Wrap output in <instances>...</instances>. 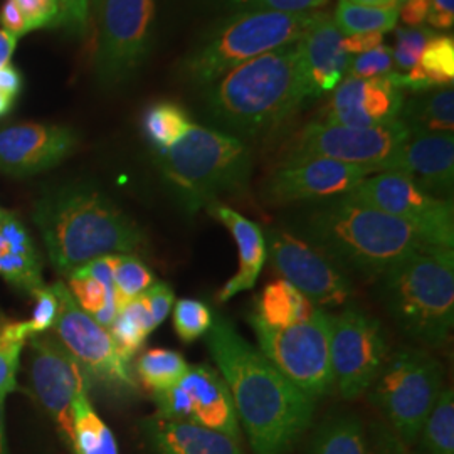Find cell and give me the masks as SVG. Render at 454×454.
Wrapping results in <instances>:
<instances>
[{
  "mask_svg": "<svg viewBox=\"0 0 454 454\" xmlns=\"http://www.w3.org/2000/svg\"><path fill=\"white\" fill-rule=\"evenodd\" d=\"M207 347L226 380L239 426L254 454H292L313 419L315 401L298 389L224 317H215Z\"/></svg>",
  "mask_w": 454,
  "mask_h": 454,
  "instance_id": "6da1fadb",
  "label": "cell"
},
{
  "mask_svg": "<svg viewBox=\"0 0 454 454\" xmlns=\"http://www.w3.org/2000/svg\"><path fill=\"white\" fill-rule=\"evenodd\" d=\"M33 221L51 264L61 275L101 256L135 254L146 246L140 226L110 197L86 184L46 191L34 206Z\"/></svg>",
  "mask_w": 454,
  "mask_h": 454,
  "instance_id": "7a4b0ae2",
  "label": "cell"
},
{
  "mask_svg": "<svg viewBox=\"0 0 454 454\" xmlns=\"http://www.w3.org/2000/svg\"><path fill=\"white\" fill-rule=\"evenodd\" d=\"M294 234L317 246L345 273L382 278L427 243L412 227L347 195L294 217Z\"/></svg>",
  "mask_w": 454,
  "mask_h": 454,
  "instance_id": "3957f363",
  "label": "cell"
},
{
  "mask_svg": "<svg viewBox=\"0 0 454 454\" xmlns=\"http://www.w3.org/2000/svg\"><path fill=\"white\" fill-rule=\"evenodd\" d=\"M307 99L309 86L300 46L294 43L207 84L206 112L238 138H258L285 125Z\"/></svg>",
  "mask_w": 454,
  "mask_h": 454,
  "instance_id": "277c9868",
  "label": "cell"
},
{
  "mask_svg": "<svg viewBox=\"0 0 454 454\" xmlns=\"http://www.w3.org/2000/svg\"><path fill=\"white\" fill-rule=\"evenodd\" d=\"M382 301L403 333L444 347L454 326V247L426 246L382 276Z\"/></svg>",
  "mask_w": 454,
  "mask_h": 454,
  "instance_id": "5b68a950",
  "label": "cell"
},
{
  "mask_svg": "<svg viewBox=\"0 0 454 454\" xmlns=\"http://www.w3.org/2000/svg\"><path fill=\"white\" fill-rule=\"evenodd\" d=\"M163 179L194 215L219 197L247 187L253 155L241 138L192 123L174 145L157 153Z\"/></svg>",
  "mask_w": 454,
  "mask_h": 454,
  "instance_id": "8992f818",
  "label": "cell"
},
{
  "mask_svg": "<svg viewBox=\"0 0 454 454\" xmlns=\"http://www.w3.org/2000/svg\"><path fill=\"white\" fill-rule=\"evenodd\" d=\"M317 16L244 11L229 17L185 56L182 76L195 86H207L238 66L298 43Z\"/></svg>",
  "mask_w": 454,
  "mask_h": 454,
  "instance_id": "52a82bcc",
  "label": "cell"
},
{
  "mask_svg": "<svg viewBox=\"0 0 454 454\" xmlns=\"http://www.w3.org/2000/svg\"><path fill=\"white\" fill-rule=\"evenodd\" d=\"M442 387V369L434 356L416 347H401L386 360L369 395L387 418L390 429L411 446L419 438Z\"/></svg>",
  "mask_w": 454,
  "mask_h": 454,
  "instance_id": "ba28073f",
  "label": "cell"
},
{
  "mask_svg": "<svg viewBox=\"0 0 454 454\" xmlns=\"http://www.w3.org/2000/svg\"><path fill=\"white\" fill-rule=\"evenodd\" d=\"M249 324L260 343L261 354L309 399L317 403L332 392V313L318 309L305 322L283 328L268 326L253 313Z\"/></svg>",
  "mask_w": 454,
  "mask_h": 454,
  "instance_id": "9c48e42d",
  "label": "cell"
},
{
  "mask_svg": "<svg viewBox=\"0 0 454 454\" xmlns=\"http://www.w3.org/2000/svg\"><path fill=\"white\" fill-rule=\"evenodd\" d=\"M97 16L95 76L114 88L137 73L152 46L155 0H93Z\"/></svg>",
  "mask_w": 454,
  "mask_h": 454,
  "instance_id": "30bf717a",
  "label": "cell"
},
{
  "mask_svg": "<svg viewBox=\"0 0 454 454\" xmlns=\"http://www.w3.org/2000/svg\"><path fill=\"white\" fill-rule=\"evenodd\" d=\"M409 137L411 131L401 120L375 129H350L313 121L294 137L279 165L328 159L386 172Z\"/></svg>",
  "mask_w": 454,
  "mask_h": 454,
  "instance_id": "8fae6325",
  "label": "cell"
},
{
  "mask_svg": "<svg viewBox=\"0 0 454 454\" xmlns=\"http://www.w3.org/2000/svg\"><path fill=\"white\" fill-rule=\"evenodd\" d=\"M347 197L406 223L433 246L454 247L453 202L424 191L401 172L372 174Z\"/></svg>",
  "mask_w": 454,
  "mask_h": 454,
  "instance_id": "7c38bea8",
  "label": "cell"
},
{
  "mask_svg": "<svg viewBox=\"0 0 454 454\" xmlns=\"http://www.w3.org/2000/svg\"><path fill=\"white\" fill-rule=\"evenodd\" d=\"M387 357L384 328L372 315L357 307L332 315L330 364L333 387L343 399L354 401L369 392Z\"/></svg>",
  "mask_w": 454,
  "mask_h": 454,
  "instance_id": "4fadbf2b",
  "label": "cell"
},
{
  "mask_svg": "<svg viewBox=\"0 0 454 454\" xmlns=\"http://www.w3.org/2000/svg\"><path fill=\"white\" fill-rule=\"evenodd\" d=\"M264 238L266 260L315 307L337 309L348 301L354 292L350 275L324 251L286 229L270 227L264 231Z\"/></svg>",
  "mask_w": 454,
  "mask_h": 454,
  "instance_id": "5bb4252c",
  "label": "cell"
},
{
  "mask_svg": "<svg viewBox=\"0 0 454 454\" xmlns=\"http://www.w3.org/2000/svg\"><path fill=\"white\" fill-rule=\"evenodd\" d=\"M52 288L59 301L58 320L52 326L58 340L80 362L84 372L114 389H135L130 362L120 354L110 330L78 307L63 281L54 283Z\"/></svg>",
  "mask_w": 454,
  "mask_h": 454,
  "instance_id": "9a60e30c",
  "label": "cell"
},
{
  "mask_svg": "<svg viewBox=\"0 0 454 454\" xmlns=\"http://www.w3.org/2000/svg\"><path fill=\"white\" fill-rule=\"evenodd\" d=\"M157 416L170 421L189 422L241 439L232 395L223 375L209 365H192L168 389L153 392Z\"/></svg>",
  "mask_w": 454,
  "mask_h": 454,
  "instance_id": "2e32d148",
  "label": "cell"
},
{
  "mask_svg": "<svg viewBox=\"0 0 454 454\" xmlns=\"http://www.w3.org/2000/svg\"><path fill=\"white\" fill-rule=\"evenodd\" d=\"M31 382L41 406L56 422L66 444L73 450V403L78 392L90 390V380L80 362L51 335H31Z\"/></svg>",
  "mask_w": 454,
  "mask_h": 454,
  "instance_id": "e0dca14e",
  "label": "cell"
},
{
  "mask_svg": "<svg viewBox=\"0 0 454 454\" xmlns=\"http://www.w3.org/2000/svg\"><path fill=\"white\" fill-rule=\"evenodd\" d=\"M372 174V168L328 159L283 163L266 180L264 197L270 204L324 202L350 194Z\"/></svg>",
  "mask_w": 454,
  "mask_h": 454,
  "instance_id": "ac0fdd59",
  "label": "cell"
},
{
  "mask_svg": "<svg viewBox=\"0 0 454 454\" xmlns=\"http://www.w3.org/2000/svg\"><path fill=\"white\" fill-rule=\"evenodd\" d=\"M78 131L65 125L19 123L0 129V174L31 177L67 159L78 146Z\"/></svg>",
  "mask_w": 454,
  "mask_h": 454,
  "instance_id": "d6986e66",
  "label": "cell"
},
{
  "mask_svg": "<svg viewBox=\"0 0 454 454\" xmlns=\"http://www.w3.org/2000/svg\"><path fill=\"white\" fill-rule=\"evenodd\" d=\"M404 95L389 76L358 80L345 76L333 90L322 123L350 129H375L399 120Z\"/></svg>",
  "mask_w": 454,
  "mask_h": 454,
  "instance_id": "ffe728a7",
  "label": "cell"
},
{
  "mask_svg": "<svg viewBox=\"0 0 454 454\" xmlns=\"http://www.w3.org/2000/svg\"><path fill=\"white\" fill-rule=\"evenodd\" d=\"M386 172H401L424 191L446 199L453 194V133L411 135Z\"/></svg>",
  "mask_w": 454,
  "mask_h": 454,
  "instance_id": "44dd1931",
  "label": "cell"
},
{
  "mask_svg": "<svg viewBox=\"0 0 454 454\" xmlns=\"http://www.w3.org/2000/svg\"><path fill=\"white\" fill-rule=\"evenodd\" d=\"M343 34L333 17L318 12L309 31L298 41L309 99L333 91L347 76L350 54L343 49Z\"/></svg>",
  "mask_w": 454,
  "mask_h": 454,
  "instance_id": "7402d4cb",
  "label": "cell"
},
{
  "mask_svg": "<svg viewBox=\"0 0 454 454\" xmlns=\"http://www.w3.org/2000/svg\"><path fill=\"white\" fill-rule=\"evenodd\" d=\"M207 211L212 217L221 221L229 229L231 236L234 238L238 246V254H239L238 273L231 279H227L226 285L217 294L219 301L226 303L236 294L247 292L256 285L261 270L268 258L266 238L260 224L253 223L251 219L244 217L243 214L227 206L215 202L207 207Z\"/></svg>",
  "mask_w": 454,
  "mask_h": 454,
  "instance_id": "603a6c76",
  "label": "cell"
},
{
  "mask_svg": "<svg viewBox=\"0 0 454 454\" xmlns=\"http://www.w3.org/2000/svg\"><path fill=\"white\" fill-rule=\"evenodd\" d=\"M0 276L20 292L44 286L43 262L29 231L14 212L0 209Z\"/></svg>",
  "mask_w": 454,
  "mask_h": 454,
  "instance_id": "cb8c5ba5",
  "label": "cell"
},
{
  "mask_svg": "<svg viewBox=\"0 0 454 454\" xmlns=\"http://www.w3.org/2000/svg\"><path fill=\"white\" fill-rule=\"evenodd\" d=\"M144 434L153 454H244L227 434L157 414L144 421Z\"/></svg>",
  "mask_w": 454,
  "mask_h": 454,
  "instance_id": "d4e9b609",
  "label": "cell"
},
{
  "mask_svg": "<svg viewBox=\"0 0 454 454\" xmlns=\"http://www.w3.org/2000/svg\"><path fill=\"white\" fill-rule=\"evenodd\" d=\"M390 82L399 90L422 93L436 88H448L454 80L453 35H436L422 51L418 65L406 74L389 73Z\"/></svg>",
  "mask_w": 454,
  "mask_h": 454,
  "instance_id": "484cf974",
  "label": "cell"
},
{
  "mask_svg": "<svg viewBox=\"0 0 454 454\" xmlns=\"http://www.w3.org/2000/svg\"><path fill=\"white\" fill-rule=\"evenodd\" d=\"M317 309L318 307H315L303 293L298 292L288 281L278 279L261 293L254 315L268 326L283 328L305 322Z\"/></svg>",
  "mask_w": 454,
  "mask_h": 454,
  "instance_id": "4316f807",
  "label": "cell"
},
{
  "mask_svg": "<svg viewBox=\"0 0 454 454\" xmlns=\"http://www.w3.org/2000/svg\"><path fill=\"white\" fill-rule=\"evenodd\" d=\"M399 120L406 125L411 135L453 133V88H442L404 103Z\"/></svg>",
  "mask_w": 454,
  "mask_h": 454,
  "instance_id": "83f0119b",
  "label": "cell"
},
{
  "mask_svg": "<svg viewBox=\"0 0 454 454\" xmlns=\"http://www.w3.org/2000/svg\"><path fill=\"white\" fill-rule=\"evenodd\" d=\"M309 454H372V444L357 416L340 414L322 422L309 442Z\"/></svg>",
  "mask_w": 454,
  "mask_h": 454,
  "instance_id": "f1b7e54d",
  "label": "cell"
},
{
  "mask_svg": "<svg viewBox=\"0 0 454 454\" xmlns=\"http://www.w3.org/2000/svg\"><path fill=\"white\" fill-rule=\"evenodd\" d=\"M76 454H118V446L112 429L98 416L90 401V390H82L73 403Z\"/></svg>",
  "mask_w": 454,
  "mask_h": 454,
  "instance_id": "f546056e",
  "label": "cell"
},
{
  "mask_svg": "<svg viewBox=\"0 0 454 454\" xmlns=\"http://www.w3.org/2000/svg\"><path fill=\"white\" fill-rule=\"evenodd\" d=\"M157 328L145 298L138 296L121 307L108 328L123 358L130 362L140 352L148 335Z\"/></svg>",
  "mask_w": 454,
  "mask_h": 454,
  "instance_id": "4dcf8cb0",
  "label": "cell"
},
{
  "mask_svg": "<svg viewBox=\"0 0 454 454\" xmlns=\"http://www.w3.org/2000/svg\"><path fill=\"white\" fill-rule=\"evenodd\" d=\"M189 114L174 101H159L146 108L144 114V133L148 144L160 153L180 140L192 127Z\"/></svg>",
  "mask_w": 454,
  "mask_h": 454,
  "instance_id": "1f68e13d",
  "label": "cell"
},
{
  "mask_svg": "<svg viewBox=\"0 0 454 454\" xmlns=\"http://www.w3.org/2000/svg\"><path fill=\"white\" fill-rule=\"evenodd\" d=\"M397 7H369L348 0H340L335 9L333 22L345 35L367 33H389L397 27Z\"/></svg>",
  "mask_w": 454,
  "mask_h": 454,
  "instance_id": "d6a6232c",
  "label": "cell"
},
{
  "mask_svg": "<svg viewBox=\"0 0 454 454\" xmlns=\"http://www.w3.org/2000/svg\"><path fill=\"white\" fill-rule=\"evenodd\" d=\"M418 441H421L424 454H454V394L451 387L441 390Z\"/></svg>",
  "mask_w": 454,
  "mask_h": 454,
  "instance_id": "836d02e7",
  "label": "cell"
},
{
  "mask_svg": "<svg viewBox=\"0 0 454 454\" xmlns=\"http://www.w3.org/2000/svg\"><path fill=\"white\" fill-rule=\"evenodd\" d=\"M189 367L191 365L179 352L168 348H152L138 357L137 373L146 389L160 392L177 384Z\"/></svg>",
  "mask_w": 454,
  "mask_h": 454,
  "instance_id": "e575fe53",
  "label": "cell"
},
{
  "mask_svg": "<svg viewBox=\"0 0 454 454\" xmlns=\"http://www.w3.org/2000/svg\"><path fill=\"white\" fill-rule=\"evenodd\" d=\"M29 337L27 322H14L0 313V397L16 389L20 354Z\"/></svg>",
  "mask_w": 454,
  "mask_h": 454,
  "instance_id": "d590c367",
  "label": "cell"
},
{
  "mask_svg": "<svg viewBox=\"0 0 454 454\" xmlns=\"http://www.w3.org/2000/svg\"><path fill=\"white\" fill-rule=\"evenodd\" d=\"M153 283V273L138 256L118 254L114 268V296L118 309L142 296Z\"/></svg>",
  "mask_w": 454,
  "mask_h": 454,
  "instance_id": "8d00e7d4",
  "label": "cell"
},
{
  "mask_svg": "<svg viewBox=\"0 0 454 454\" xmlns=\"http://www.w3.org/2000/svg\"><path fill=\"white\" fill-rule=\"evenodd\" d=\"M174 328L185 343L197 340L211 330L214 315L209 305L194 298H182L174 305Z\"/></svg>",
  "mask_w": 454,
  "mask_h": 454,
  "instance_id": "74e56055",
  "label": "cell"
},
{
  "mask_svg": "<svg viewBox=\"0 0 454 454\" xmlns=\"http://www.w3.org/2000/svg\"><path fill=\"white\" fill-rule=\"evenodd\" d=\"M431 27H395V49L392 51L394 63L403 69L409 71L418 65L422 51L427 43L436 37Z\"/></svg>",
  "mask_w": 454,
  "mask_h": 454,
  "instance_id": "f35d334b",
  "label": "cell"
},
{
  "mask_svg": "<svg viewBox=\"0 0 454 454\" xmlns=\"http://www.w3.org/2000/svg\"><path fill=\"white\" fill-rule=\"evenodd\" d=\"M394 67V58H392V49L387 46H379V48L362 52L357 56H350L348 67H347V76L358 78V80H371V78H380L392 73Z\"/></svg>",
  "mask_w": 454,
  "mask_h": 454,
  "instance_id": "ab89813d",
  "label": "cell"
},
{
  "mask_svg": "<svg viewBox=\"0 0 454 454\" xmlns=\"http://www.w3.org/2000/svg\"><path fill=\"white\" fill-rule=\"evenodd\" d=\"M69 278V292L76 300L78 307L86 311L88 315H97L99 309L105 307L106 298L114 296V293L106 292V288L90 276L71 275Z\"/></svg>",
  "mask_w": 454,
  "mask_h": 454,
  "instance_id": "60d3db41",
  "label": "cell"
},
{
  "mask_svg": "<svg viewBox=\"0 0 454 454\" xmlns=\"http://www.w3.org/2000/svg\"><path fill=\"white\" fill-rule=\"evenodd\" d=\"M26 19L27 33L39 29L59 27V2L58 0H16Z\"/></svg>",
  "mask_w": 454,
  "mask_h": 454,
  "instance_id": "b9f144b4",
  "label": "cell"
},
{
  "mask_svg": "<svg viewBox=\"0 0 454 454\" xmlns=\"http://www.w3.org/2000/svg\"><path fill=\"white\" fill-rule=\"evenodd\" d=\"M35 303H34V311L29 324L31 335H39V333H46L49 328H52L56 320H58V313H59V301L56 292L51 286H43L41 290L33 294Z\"/></svg>",
  "mask_w": 454,
  "mask_h": 454,
  "instance_id": "7bdbcfd3",
  "label": "cell"
},
{
  "mask_svg": "<svg viewBox=\"0 0 454 454\" xmlns=\"http://www.w3.org/2000/svg\"><path fill=\"white\" fill-rule=\"evenodd\" d=\"M328 0H236L246 11H273L283 14H309Z\"/></svg>",
  "mask_w": 454,
  "mask_h": 454,
  "instance_id": "ee69618b",
  "label": "cell"
},
{
  "mask_svg": "<svg viewBox=\"0 0 454 454\" xmlns=\"http://www.w3.org/2000/svg\"><path fill=\"white\" fill-rule=\"evenodd\" d=\"M59 2V27L74 35H82L88 27L90 0H58Z\"/></svg>",
  "mask_w": 454,
  "mask_h": 454,
  "instance_id": "f6af8a7d",
  "label": "cell"
},
{
  "mask_svg": "<svg viewBox=\"0 0 454 454\" xmlns=\"http://www.w3.org/2000/svg\"><path fill=\"white\" fill-rule=\"evenodd\" d=\"M142 296L145 298L146 305L150 309L155 325L157 326L162 325L165 318L168 317V313L174 309V305H176L174 290L167 283L155 281Z\"/></svg>",
  "mask_w": 454,
  "mask_h": 454,
  "instance_id": "bcb514c9",
  "label": "cell"
},
{
  "mask_svg": "<svg viewBox=\"0 0 454 454\" xmlns=\"http://www.w3.org/2000/svg\"><path fill=\"white\" fill-rule=\"evenodd\" d=\"M116 258H118V254L101 256V258H97V260L90 261V262L82 264L76 271H73L71 275L90 276V278L99 281V283L106 288V292L114 293V268H116Z\"/></svg>",
  "mask_w": 454,
  "mask_h": 454,
  "instance_id": "7dc6e473",
  "label": "cell"
},
{
  "mask_svg": "<svg viewBox=\"0 0 454 454\" xmlns=\"http://www.w3.org/2000/svg\"><path fill=\"white\" fill-rule=\"evenodd\" d=\"M372 454H411V451L389 426L377 424L373 427Z\"/></svg>",
  "mask_w": 454,
  "mask_h": 454,
  "instance_id": "c3c4849f",
  "label": "cell"
},
{
  "mask_svg": "<svg viewBox=\"0 0 454 454\" xmlns=\"http://www.w3.org/2000/svg\"><path fill=\"white\" fill-rule=\"evenodd\" d=\"M0 24H2V29L14 34L19 39L24 34H27L26 19L22 16L16 0H4V4L0 7Z\"/></svg>",
  "mask_w": 454,
  "mask_h": 454,
  "instance_id": "681fc988",
  "label": "cell"
},
{
  "mask_svg": "<svg viewBox=\"0 0 454 454\" xmlns=\"http://www.w3.org/2000/svg\"><path fill=\"white\" fill-rule=\"evenodd\" d=\"M431 0H406L399 7V17L409 27H419L429 17Z\"/></svg>",
  "mask_w": 454,
  "mask_h": 454,
  "instance_id": "f907efd6",
  "label": "cell"
},
{
  "mask_svg": "<svg viewBox=\"0 0 454 454\" xmlns=\"http://www.w3.org/2000/svg\"><path fill=\"white\" fill-rule=\"evenodd\" d=\"M384 41V34L382 33H367V34H354V35H347L343 37V49L347 54L350 56H357L362 52L372 51V49L379 48Z\"/></svg>",
  "mask_w": 454,
  "mask_h": 454,
  "instance_id": "816d5d0a",
  "label": "cell"
},
{
  "mask_svg": "<svg viewBox=\"0 0 454 454\" xmlns=\"http://www.w3.org/2000/svg\"><path fill=\"white\" fill-rule=\"evenodd\" d=\"M427 24L436 29H451L454 24V0H431Z\"/></svg>",
  "mask_w": 454,
  "mask_h": 454,
  "instance_id": "f5cc1de1",
  "label": "cell"
},
{
  "mask_svg": "<svg viewBox=\"0 0 454 454\" xmlns=\"http://www.w3.org/2000/svg\"><path fill=\"white\" fill-rule=\"evenodd\" d=\"M22 88H24V78L16 66L9 63L0 67V93L16 99L22 93Z\"/></svg>",
  "mask_w": 454,
  "mask_h": 454,
  "instance_id": "db71d44e",
  "label": "cell"
},
{
  "mask_svg": "<svg viewBox=\"0 0 454 454\" xmlns=\"http://www.w3.org/2000/svg\"><path fill=\"white\" fill-rule=\"evenodd\" d=\"M17 41H19V37H16L14 34L7 33L5 29H0V67L9 65L14 51H16Z\"/></svg>",
  "mask_w": 454,
  "mask_h": 454,
  "instance_id": "11a10c76",
  "label": "cell"
},
{
  "mask_svg": "<svg viewBox=\"0 0 454 454\" xmlns=\"http://www.w3.org/2000/svg\"><path fill=\"white\" fill-rule=\"evenodd\" d=\"M0 454H9L5 436V397H0Z\"/></svg>",
  "mask_w": 454,
  "mask_h": 454,
  "instance_id": "9f6ffc18",
  "label": "cell"
},
{
  "mask_svg": "<svg viewBox=\"0 0 454 454\" xmlns=\"http://www.w3.org/2000/svg\"><path fill=\"white\" fill-rule=\"evenodd\" d=\"M348 2H354L358 5H369V7H397L394 0H348Z\"/></svg>",
  "mask_w": 454,
  "mask_h": 454,
  "instance_id": "6f0895ef",
  "label": "cell"
},
{
  "mask_svg": "<svg viewBox=\"0 0 454 454\" xmlns=\"http://www.w3.org/2000/svg\"><path fill=\"white\" fill-rule=\"evenodd\" d=\"M14 108V99L5 97L4 93H0V118H4L5 114H11Z\"/></svg>",
  "mask_w": 454,
  "mask_h": 454,
  "instance_id": "680465c9",
  "label": "cell"
},
{
  "mask_svg": "<svg viewBox=\"0 0 454 454\" xmlns=\"http://www.w3.org/2000/svg\"><path fill=\"white\" fill-rule=\"evenodd\" d=\"M394 2H395V5H397V7H401V5H403L406 0H394Z\"/></svg>",
  "mask_w": 454,
  "mask_h": 454,
  "instance_id": "91938a15",
  "label": "cell"
}]
</instances>
